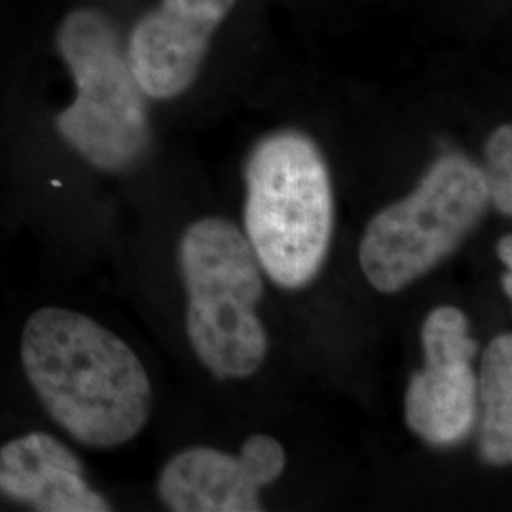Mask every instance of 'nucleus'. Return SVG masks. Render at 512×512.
Returning a JSON list of instances; mask_svg holds the SVG:
<instances>
[{
  "label": "nucleus",
  "instance_id": "1",
  "mask_svg": "<svg viewBox=\"0 0 512 512\" xmlns=\"http://www.w3.org/2000/svg\"><path fill=\"white\" fill-rule=\"evenodd\" d=\"M19 357L48 416L76 442L110 450L145 429L152 412L147 370L120 336L92 317L59 306L33 311Z\"/></svg>",
  "mask_w": 512,
  "mask_h": 512
},
{
  "label": "nucleus",
  "instance_id": "2",
  "mask_svg": "<svg viewBox=\"0 0 512 512\" xmlns=\"http://www.w3.org/2000/svg\"><path fill=\"white\" fill-rule=\"evenodd\" d=\"M245 230L260 268L283 289L321 272L334 232L329 169L310 137L283 131L256 145L247 162Z\"/></svg>",
  "mask_w": 512,
  "mask_h": 512
},
{
  "label": "nucleus",
  "instance_id": "3",
  "mask_svg": "<svg viewBox=\"0 0 512 512\" xmlns=\"http://www.w3.org/2000/svg\"><path fill=\"white\" fill-rule=\"evenodd\" d=\"M179 266L192 348L219 378H249L268 351L256 313L264 283L253 247L230 220L211 217L184 230Z\"/></svg>",
  "mask_w": 512,
  "mask_h": 512
},
{
  "label": "nucleus",
  "instance_id": "4",
  "mask_svg": "<svg viewBox=\"0 0 512 512\" xmlns=\"http://www.w3.org/2000/svg\"><path fill=\"white\" fill-rule=\"evenodd\" d=\"M57 48L76 84L73 105L55 122L63 141L103 171L137 164L150 143L145 93L110 19L95 10L71 12Z\"/></svg>",
  "mask_w": 512,
  "mask_h": 512
},
{
  "label": "nucleus",
  "instance_id": "5",
  "mask_svg": "<svg viewBox=\"0 0 512 512\" xmlns=\"http://www.w3.org/2000/svg\"><path fill=\"white\" fill-rule=\"evenodd\" d=\"M490 203L484 169L467 156H442L416 192L368 222L359 264L380 293L406 289L431 272L482 219Z\"/></svg>",
  "mask_w": 512,
  "mask_h": 512
},
{
  "label": "nucleus",
  "instance_id": "6",
  "mask_svg": "<svg viewBox=\"0 0 512 512\" xmlns=\"http://www.w3.org/2000/svg\"><path fill=\"white\" fill-rule=\"evenodd\" d=\"M421 342L425 365L406 389V423L431 446H456L473 433L478 418V344L467 317L454 306L427 315Z\"/></svg>",
  "mask_w": 512,
  "mask_h": 512
},
{
  "label": "nucleus",
  "instance_id": "7",
  "mask_svg": "<svg viewBox=\"0 0 512 512\" xmlns=\"http://www.w3.org/2000/svg\"><path fill=\"white\" fill-rule=\"evenodd\" d=\"M236 0H162L129 38L128 63L152 99L186 92L200 73L209 40Z\"/></svg>",
  "mask_w": 512,
  "mask_h": 512
},
{
  "label": "nucleus",
  "instance_id": "8",
  "mask_svg": "<svg viewBox=\"0 0 512 512\" xmlns=\"http://www.w3.org/2000/svg\"><path fill=\"white\" fill-rule=\"evenodd\" d=\"M0 495L38 512H107L73 450L44 431L0 446Z\"/></svg>",
  "mask_w": 512,
  "mask_h": 512
},
{
  "label": "nucleus",
  "instance_id": "9",
  "mask_svg": "<svg viewBox=\"0 0 512 512\" xmlns=\"http://www.w3.org/2000/svg\"><path fill=\"white\" fill-rule=\"evenodd\" d=\"M260 488L241 456L205 446L169 459L156 484L160 501L175 512L262 511Z\"/></svg>",
  "mask_w": 512,
  "mask_h": 512
},
{
  "label": "nucleus",
  "instance_id": "10",
  "mask_svg": "<svg viewBox=\"0 0 512 512\" xmlns=\"http://www.w3.org/2000/svg\"><path fill=\"white\" fill-rule=\"evenodd\" d=\"M480 456L494 467L512 459V338L499 334L486 348L478 376Z\"/></svg>",
  "mask_w": 512,
  "mask_h": 512
},
{
  "label": "nucleus",
  "instance_id": "11",
  "mask_svg": "<svg viewBox=\"0 0 512 512\" xmlns=\"http://www.w3.org/2000/svg\"><path fill=\"white\" fill-rule=\"evenodd\" d=\"M486 183L490 202L507 217L512 213V128L495 129L486 143Z\"/></svg>",
  "mask_w": 512,
  "mask_h": 512
},
{
  "label": "nucleus",
  "instance_id": "12",
  "mask_svg": "<svg viewBox=\"0 0 512 512\" xmlns=\"http://www.w3.org/2000/svg\"><path fill=\"white\" fill-rule=\"evenodd\" d=\"M239 456L247 463L260 486H268L283 475L287 456L283 446L268 435H253L241 446Z\"/></svg>",
  "mask_w": 512,
  "mask_h": 512
},
{
  "label": "nucleus",
  "instance_id": "13",
  "mask_svg": "<svg viewBox=\"0 0 512 512\" xmlns=\"http://www.w3.org/2000/svg\"><path fill=\"white\" fill-rule=\"evenodd\" d=\"M497 255L501 258V262L511 270L512 268V238L511 236H505L499 241L497 245Z\"/></svg>",
  "mask_w": 512,
  "mask_h": 512
},
{
  "label": "nucleus",
  "instance_id": "14",
  "mask_svg": "<svg viewBox=\"0 0 512 512\" xmlns=\"http://www.w3.org/2000/svg\"><path fill=\"white\" fill-rule=\"evenodd\" d=\"M501 285H503V291L505 294L511 298L512 296V275L511 272H507V274L501 277Z\"/></svg>",
  "mask_w": 512,
  "mask_h": 512
}]
</instances>
